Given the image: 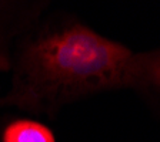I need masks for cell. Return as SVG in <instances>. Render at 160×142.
<instances>
[{"label": "cell", "instance_id": "cell-3", "mask_svg": "<svg viewBox=\"0 0 160 142\" xmlns=\"http://www.w3.org/2000/svg\"><path fill=\"white\" fill-rule=\"evenodd\" d=\"M3 142H54V136L39 122L16 121L4 131Z\"/></svg>", "mask_w": 160, "mask_h": 142}, {"label": "cell", "instance_id": "cell-1", "mask_svg": "<svg viewBox=\"0 0 160 142\" xmlns=\"http://www.w3.org/2000/svg\"><path fill=\"white\" fill-rule=\"evenodd\" d=\"M133 53L83 24L44 33L23 48L4 103L47 112L80 97L120 89Z\"/></svg>", "mask_w": 160, "mask_h": 142}, {"label": "cell", "instance_id": "cell-2", "mask_svg": "<svg viewBox=\"0 0 160 142\" xmlns=\"http://www.w3.org/2000/svg\"><path fill=\"white\" fill-rule=\"evenodd\" d=\"M123 88L133 91L160 121V47L134 51L127 64Z\"/></svg>", "mask_w": 160, "mask_h": 142}]
</instances>
